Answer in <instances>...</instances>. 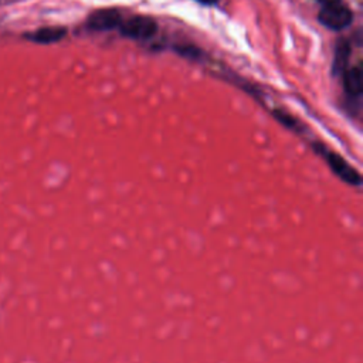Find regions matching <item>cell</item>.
<instances>
[{
  "label": "cell",
  "instance_id": "6",
  "mask_svg": "<svg viewBox=\"0 0 363 363\" xmlns=\"http://www.w3.org/2000/svg\"><path fill=\"white\" fill-rule=\"evenodd\" d=\"M350 55V45L346 40H339L335 50V58H333V72L342 74L346 69L347 61Z\"/></svg>",
  "mask_w": 363,
  "mask_h": 363
},
{
  "label": "cell",
  "instance_id": "8",
  "mask_svg": "<svg viewBox=\"0 0 363 363\" xmlns=\"http://www.w3.org/2000/svg\"><path fill=\"white\" fill-rule=\"evenodd\" d=\"M323 6H326V4H333V3H339L340 0H319Z\"/></svg>",
  "mask_w": 363,
  "mask_h": 363
},
{
  "label": "cell",
  "instance_id": "2",
  "mask_svg": "<svg viewBox=\"0 0 363 363\" xmlns=\"http://www.w3.org/2000/svg\"><path fill=\"white\" fill-rule=\"evenodd\" d=\"M119 30L122 35L133 40H147L155 35L157 26L155 20L145 16H133L121 23Z\"/></svg>",
  "mask_w": 363,
  "mask_h": 363
},
{
  "label": "cell",
  "instance_id": "9",
  "mask_svg": "<svg viewBox=\"0 0 363 363\" xmlns=\"http://www.w3.org/2000/svg\"><path fill=\"white\" fill-rule=\"evenodd\" d=\"M199 1H203V3H214L217 0H199Z\"/></svg>",
  "mask_w": 363,
  "mask_h": 363
},
{
  "label": "cell",
  "instance_id": "3",
  "mask_svg": "<svg viewBox=\"0 0 363 363\" xmlns=\"http://www.w3.org/2000/svg\"><path fill=\"white\" fill-rule=\"evenodd\" d=\"M121 23H122V16L115 9L96 10L86 20L88 28L94 31H109L113 28H119Z\"/></svg>",
  "mask_w": 363,
  "mask_h": 363
},
{
  "label": "cell",
  "instance_id": "1",
  "mask_svg": "<svg viewBox=\"0 0 363 363\" xmlns=\"http://www.w3.org/2000/svg\"><path fill=\"white\" fill-rule=\"evenodd\" d=\"M318 18H319L320 24L325 26L326 28L340 31L352 23L353 14L349 7H346L345 4H342L339 1V3L323 6L322 10L319 11Z\"/></svg>",
  "mask_w": 363,
  "mask_h": 363
},
{
  "label": "cell",
  "instance_id": "7",
  "mask_svg": "<svg viewBox=\"0 0 363 363\" xmlns=\"http://www.w3.org/2000/svg\"><path fill=\"white\" fill-rule=\"evenodd\" d=\"M177 51L184 55V57H189V58H197V54H199V50L191 47V45H183V47H179Z\"/></svg>",
  "mask_w": 363,
  "mask_h": 363
},
{
  "label": "cell",
  "instance_id": "4",
  "mask_svg": "<svg viewBox=\"0 0 363 363\" xmlns=\"http://www.w3.org/2000/svg\"><path fill=\"white\" fill-rule=\"evenodd\" d=\"M342 74H343V86H345L346 94L352 98L360 96V94L363 91V84H362L363 77H362L360 68L352 67V68L345 69Z\"/></svg>",
  "mask_w": 363,
  "mask_h": 363
},
{
  "label": "cell",
  "instance_id": "5",
  "mask_svg": "<svg viewBox=\"0 0 363 363\" xmlns=\"http://www.w3.org/2000/svg\"><path fill=\"white\" fill-rule=\"evenodd\" d=\"M65 33H67V30L64 27H58V26L43 27V28L33 31L28 35V38L38 44H52V43H57L61 38H64Z\"/></svg>",
  "mask_w": 363,
  "mask_h": 363
}]
</instances>
